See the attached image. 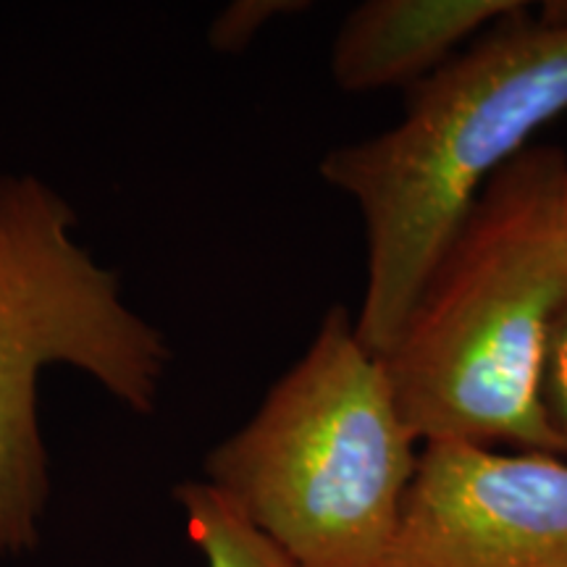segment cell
Returning a JSON list of instances; mask_svg holds the SVG:
<instances>
[{"mask_svg":"<svg viewBox=\"0 0 567 567\" xmlns=\"http://www.w3.org/2000/svg\"><path fill=\"white\" fill-rule=\"evenodd\" d=\"M567 153L530 145L496 172L425 276L384 365L423 442L567 455L544 408L567 305Z\"/></svg>","mask_w":567,"mask_h":567,"instance_id":"1","label":"cell"},{"mask_svg":"<svg viewBox=\"0 0 567 567\" xmlns=\"http://www.w3.org/2000/svg\"><path fill=\"white\" fill-rule=\"evenodd\" d=\"M567 113V0L515 13L408 92L402 122L334 147L326 184L365 226L354 334L384 360L425 276L496 172Z\"/></svg>","mask_w":567,"mask_h":567,"instance_id":"2","label":"cell"},{"mask_svg":"<svg viewBox=\"0 0 567 567\" xmlns=\"http://www.w3.org/2000/svg\"><path fill=\"white\" fill-rule=\"evenodd\" d=\"M417 455L384 360L331 305L250 421L208 452L205 481L292 567H384Z\"/></svg>","mask_w":567,"mask_h":567,"instance_id":"3","label":"cell"},{"mask_svg":"<svg viewBox=\"0 0 567 567\" xmlns=\"http://www.w3.org/2000/svg\"><path fill=\"white\" fill-rule=\"evenodd\" d=\"M74 210L38 176L0 174V557L32 551L51 496L38 379L66 363L147 415L166 339L126 308L118 279L74 243Z\"/></svg>","mask_w":567,"mask_h":567,"instance_id":"4","label":"cell"},{"mask_svg":"<svg viewBox=\"0 0 567 567\" xmlns=\"http://www.w3.org/2000/svg\"><path fill=\"white\" fill-rule=\"evenodd\" d=\"M384 567H567V460L423 442Z\"/></svg>","mask_w":567,"mask_h":567,"instance_id":"5","label":"cell"},{"mask_svg":"<svg viewBox=\"0 0 567 567\" xmlns=\"http://www.w3.org/2000/svg\"><path fill=\"white\" fill-rule=\"evenodd\" d=\"M526 9L523 0H365L337 30L331 80L350 95L410 92L486 30Z\"/></svg>","mask_w":567,"mask_h":567,"instance_id":"6","label":"cell"},{"mask_svg":"<svg viewBox=\"0 0 567 567\" xmlns=\"http://www.w3.org/2000/svg\"><path fill=\"white\" fill-rule=\"evenodd\" d=\"M189 542L205 567H292L268 538L208 481H187L174 488Z\"/></svg>","mask_w":567,"mask_h":567,"instance_id":"7","label":"cell"},{"mask_svg":"<svg viewBox=\"0 0 567 567\" xmlns=\"http://www.w3.org/2000/svg\"><path fill=\"white\" fill-rule=\"evenodd\" d=\"M310 9L305 0H237L218 13L210 27V45L221 53H243L268 21Z\"/></svg>","mask_w":567,"mask_h":567,"instance_id":"8","label":"cell"},{"mask_svg":"<svg viewBox=\"0 0 567 567\" xmlns=\"http://www.w3.org/2000/svg\"><path fill=\"white\" fill-rule=\"evenodd\" d=\"M544 408L551 425L567 444V305L551 331L547 368H544Z\"/></svg>","mask_w":567,"mask_h":567,"instance_id":"9","label":"cell"},{"mask_svg":"<svg viewBox=\"0 0 567 567\" xmlns=\"http://www.w3.org/2000/svg\"><path fill=\"white\" fill-rule=\"evenodd\" d=\"M563 216H565V231H567V174H565V187H563Z\"/></svg>","mask_w":567,"mask_h":567,"instance_id":"10","label":"cell"}]
</instances>
